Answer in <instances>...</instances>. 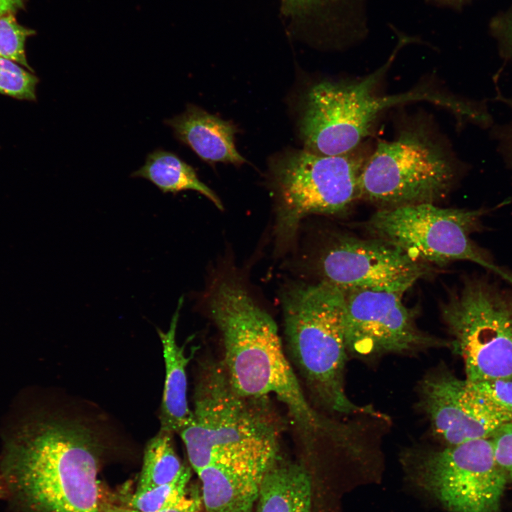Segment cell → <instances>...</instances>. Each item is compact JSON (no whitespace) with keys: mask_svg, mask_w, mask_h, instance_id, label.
<instances>
[{"mask_svg":"<svg viewBox=\"0 0 512 512\" xmlns=\"http://www.w3.org/2000/svg\"><path fill=\"white\" fill-rule=\"evenodd\" d=\"M38 78L19 64L0 57V93L27 100H35Z\"/></svg>","mask_w":512,"mask_h":512,"instance_id":"obj_22","label":"cell"},{"mask_svg":"<svg viewBox=\"0 0 512 512\" xmlns=\"http://www.w3.org/2000/svg\"><path fill=\"white\" fill-rule=\"evenodd\" d=\"M97 438L75 419L24 425L7 442L1 462L9 494L29 512H101Z\"/></svg>","mask_w":512,"mask_h":512,"instance_id":"obj_2","label":"cell"},{"mask_svg":"<svg viewBox=\"0 0 512 512\" xmlns=\"http://www.w3.org/2000/svg\"><path fill=\"white\" fill-rule=\"evenodd\" d=\"M33 31L20 25L14 13L0 16V57L12 60L33 73L25 53V43Z\"/></svg>","mask_w":512,"mask_h":512,"instance_id":"obj_21","label":"cell"},{"mask_svg":"<svg viewBox=\"0 0 512 512\" xmlns=\"http://www.w3.org/2000/svg\"><path fill=\"white\" fill-rule=\"evenodd\" d=\"M440 312L467 382L512 380V285L488 274L466 276Z\"/></svg>","mask_w":512,"mask_h":512,"instance_id":"obj_7","label":"cell"},{"mask_svg":"<svg viewBox=\"0 0 512 512\" xmlns=\"http://www.w3.org/2000/svg\"><path fill=\"white\" fill-rule=\"evenodd\" d=\"M494 30L501 51L506 58L512 60V12L498 20Z\"/></svg>","mask_w":512,"mask_h":512,"instance_id":"obj_27","label":"cell"},{"mask_svg":"<svg viewBox=\"0 0 512 512\" xmlns=\"http://www.w3.org/2000/svg\"><path fill=\"white\" fill-rule=\"evenodd\" d=\"M428 4L439 8L460 10L471 0H426Z\"/></svg>","mask_w":512,"mask_h":512,"instance_id":"obj_29","label":"cell"},{"mask_svg":"<svg viewBox=\"0 0 512 512\" xmlns=\"http://www.w3.org/2000/svg\"><path fill=\"white\" fill-rule=\"evenodd\" d=\"M511 111V118L497 131L499 149L506 165L512 170V96L504 99Z\"/></svg>","mask_w":512,"mask_h":512,"instance_id":"obj_28","label":"cell"},{"mask_svg":"<svg viewBox=\"0 0 512 512\" xmlns=\"http://www.w3.org/2000/svg\"><path fill=\"white\" fill-rule=\"evenodd\" d=\"M282 309L285 351L314 405L329 413L387 419L346 394V292L325 280L297 284L284 292Z\"/></svg>","mask_w":512,"mask_h":512,"instance_id":"obj_3","label":"cell"},{"mask_svg":"<svg viewBox=\"0 0 512 512\" xmlns=\"http://www.w3.org/2000/svg\"><path fill=\"white\" fill-rule=\"evenodd\" d=\"M466 383L472 390L512 419V380L493 379Z\"/></svg>","mask_w":512,"mask_h":512,"instance_id":"obj_23","label":"cell"},{"mask_svg":"<svg viewBox=\"0 0 512 512\" xmlns=\"http://www.w3.org/2000/svg\"><path fill=\"white\" fill-rule=\"evenodd\" d=\"M132 176L149 181L164 193L186 190L199 192L218 208L223 209L218 196L198 178L190 165L173 152L163 149L152 151L144 164L133 172Z\"/></svg>","mask_w":512,"mask_h":512,"instance_id":"obj_18","label":"cell"},{"mask_svg":"<svg viewBox=\"0 0 512 512\" xmlns=\"http://www.w3.org/2000/svg\"><path fill=\"white\" fill-rule=\"evenodd\" d=\"M271 398L240 394L220 360L201 361L191 417L178 433L194 471L218 462L279 452L285 425Z\"/></svg>","mask_w":512,"mask_h":512,"instance_id":"obj_4","label":"cell"},{"mask_svg":"<svg viewBox=\"0 0 512 512\" xmlns=\"http://www.w3.org/2000/svg\"><path fill=\"white\" fill-rule=\"evenodd\" d=\"M497 463L512 481V422L499 427L489 438Z\"/></svg>","mask_w":512,"mask_h":512,"instance_id":"obj_25","label":"cell"},{"mask_svg":"<svg viewBox=\"0 0 512 512\" xmlns=\"http://www.w3.org/2000/svg\"><path fill=\"white\" fill-rule=\"evenodd\" d=\"M489 209L442 208L422 203L385 208L375 212L368 228L375 238L421 262H474L512 285V273L496 265L471 235L483 229Z\"/></svg>","mask_w":512,"mask_h":512,"instance_id":"obj_9","label":"cell"},{"mask_svg":"<svg viewBox=\"0 0 512 512\" xmlns=\"http://www.w3.org/2000/svg\"><path fill=\"white\" fill-rule=\"evenodd\" d=\"M165 123L179 141L204 161L235 165L245 162L235 146V126L201 107L190 104L183 113Z\"/></svg>","mask_w":512,"mask_h":512,"instance_id":"obj_15","label":"cell"},{"mask_svg":"<svg viewBox=\"0 0 512 512\" xmlns=\"http://www.w3.org/2000/svg\"><path fill=\"white\" fill-rule=\"evenodd\" d=\"M291 7L306 8L330 2L335 3L338 9L353 28H358L368 21V0H285Z\"/></svg>","mask_w":512,"mask_h":512,"instance_id":"obj_24","label":"cell"},{"mask_svg":"<svg viewBox=\"0 0 512 512\" xmlns=\"http://www.w3.org/2000/svg\"><path fill=\"white\" fill-rule=\"evenodd\" d=\"M279 452L208 465L196 473L206 512H252L264 476Z\"/></svg>","mask_w":512,"mask_h":512,"instance_id":"obj_14","label":"cell"},{"mask_svg":"<svg viewBox=\"0 0 512 512\" xmlns=\"http://www.w3.org/2000/svg\"><path fill=\"white\" fill-rule=\"evenodd\" d=\"M415 41L405 34L384 65L358 80H321L306 92L299 121L304 150L320 155H340L358 149L370 134L380 114L397 105L429 101L446 107L449 96L427 90L380 95V80L403 46Z\"/></svg>","mask_w":512,"mask_h":512,"instance_id":"obj_5","label":"cell"},{"mask_svg":"<svg viewBox=\"0 0 512 512\" xmlns=\"http://www.w3.org/2000/svg\"><path fill=\"white\" fill-rule=\"evenodd\" d=\"M183 298L178 301L169 328L164 332L158 329L165 362L166 375L159 412L160 429L179 433L188 423L191 417L187 400L186 368L190 361L184 348L178 345L176 332Z\"/></svg>","mask_w":512,"mask_h":512,"instance_id":"obj_16","label":"cell"},{"mask_svg":"<svg viewBox=\"0 0 512 512\" xmlns=\"http://www.w3.org/2000/svg\"><path fill=\"white\" fill-rule=\"evenodd\" d=\"M323 280L343 292L373 290L404 292L427 273V267L381 240L345 236L322 255Z\"/></svg>","mask_w":512,"mask_h":512,"instance_id":"obj_13","label":"cell"},{"mask_svg":"<svg viewBox=\"0 0 512 512\" xmlns=\"http://www.w3.org/2000/svg\"><path fill=\"white\" fill-rule=\"evenodd\" d=\"M357 149L334 156L292 150L272 161L278 246L294 239L305 217L341 213L360 198V176L368 155Z\"/></svg>","mask_w":512,"mask_h":512,"instance_id":"obj_8","label":"cell"},{"mask_svg":"<svg viewBox=\"0 0 512 512\" xmlns=\"http://www.w3.org/2000/svg\"><path fill=\"white\" fill-rule=\"evenodd\" d=\"M257 512H311V486L306 469L279 456L266 471Z\"/></svg>","mask_w":512,"mask_h":512,"instance_id":"obj_17","label":"cell"},{"mask_svg":"<svg viewBox=\"0 0 512 512\" xmlns=\"http://www.w3.org/2000/svg\"><path fill=\"white\" fill-rule=\"evenodd\" d=\"M460 174L459 161L428 125H406L368 155L360 198L385 208L434 203L449 193Z\"/></svg>","mask_w":512,"mask_h":512,"instance_id":"obj_6","label":"cell"},{"mask_svg":"<svg viewBox=\"0 0 512 512\" xmlns=\"http://www.w3.org/2000/svg\"><path fill=\"white\" fill-rule=\"evenodd\" d=\"M203 508L201 493L198 489L188 490L186 495L177 503L167 508L153 512H202ZM101 512H140L128 506H119L110 503H100Z\"/></svg>","mask_w":512,"mask_h":512,"instance_id":"obj_26","label":"cell"},{"mask_svg":"<svg viewBox=\"0 0 512 512\" xmlns=\"http://www.w3.org/2000/svg\"><path fill=\"white\" fill-rule=\"evenodd\" d=\"M417 393V405L431 433L444 446L490 438L502 425L512 422L444 364L427 373Z\"/></svg>","mask_w":512,"mask_h":512,"instance_id":"obj_12","label":"cell"},{"mask_svg":"<svg viewBox=\"0 0 512 512\" xmlns=\"http://www.w3.org/2000/svg\"><path fill=\"white\" fill-rule=\"evenodd\" d=\"M9 494L8 489L2 478H0V498Z\"/></svg>","mask_w":512,"mask_h":512,"instance_id":"obj_31","label":"cell"},{"mask_svg":"<svg viewBox=\"0 0 512 512\" xmlns=\"http://www.w3.org/2000/svg\"><path fill=\"white\" fill-rule=\"evenodd\" d=\"M404 294L373 290L346 292L344 335L348 353L373 358L450 346L447 341L418 327L417 311L403 303Z\"/></svg>","mask_w":512,"mask_h":512,"instance_id":"obj_11","label":"cell"},{"mask_svg":"<svg viewBox=\"0 0 512 512\" xmlns=\"http://www.w3.org/2000/svg\"><path fill=\"white\" fill-rule=\"evenodd\" d=\"M191 476V469L188 466L174 481L134 494L127 506L140 512H153L172 506L187 493Z\"/></svg>","mask_w":512,"mask_h":512,"instance_id":"obj_20","label":"cell"},{"mask_svg":"<svg viewBox=\"0 0 512 512\" xmlns=\"http://www.w3.org/2000/svg\"><path fill=\"white\" fill-rule=\"evenodd\" d=\"M409 472L450 512H502L508 479L489 438L403 454Z\"/></svg>","mask_w":512,"mask_h":512,"instance_id":"obj_10","label":"cell"},{"mask_svg":"<svg viewBox=\"0 0 512 512\" xmlns=\"http://www.w3.org/2000/svg\"><path fill=\"white\" fill-rule=\"evenodd\" d=\"M23 6L22 0H0V16L15 13Z\"/></svg>","mask_w":512,"mask_h":512,"instance_id":"obj_30","label":"cell"},{"mask_svg":"<svg viewBox=\"0 0 512 512\" xmlns=\"http://www.w3.org/2000/svg\"><path fill=\"white\" fill-rule=\"evenodd\" d=\"M208 304L222 338L220 361L235 389L245 396L277 398L307 446L320 438L341 439L346 423L324 415L308 400L276 323L247 292L234 281H222Z\"/></svg>","mask_w":512,"mask_h":512,"instance_id":"obj_1","label":"cell"},{"mask_svg":"<svg viewBox=\"0 0 512 512\" xmlns=\"http://www.w3.org/2000/svg\"><path fill=\"white\" fill-rule=\"evenodd\" d=\"M173 438V433L159 430L147 442L134 494H140L159 485L169 483L188 467L181 462L176 454Z\"/></svg>","mask_w":512,"mask_h":512,"instance_id":"obj_19","label":"cell"}]
</instances>
